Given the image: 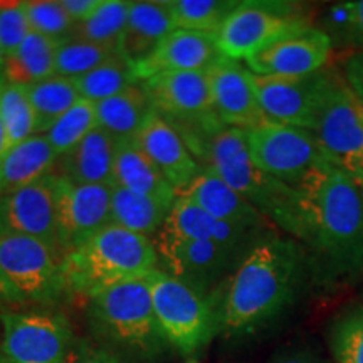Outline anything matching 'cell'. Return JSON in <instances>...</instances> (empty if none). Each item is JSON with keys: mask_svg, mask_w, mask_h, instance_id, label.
I'll use <instances>...</instances> for the list:
<instances>
[{"mask_svg": "<svg viewBox=\"0 0 363 363\" xmlns=\"http://www.w3.org/2000/svg\"><path fill=\"white\" fill-rule=\"evenodd\" d=\"M115 185L131 192L147 195L174 206L179 194L167 182L160 170L136 147L133 140H123L115 145ZM113 185V187H115Z\"/></svg>", "mask_w": 363, "mask_h": 363, "instance_id": "d4e9b609", "label": "cell"}, {"mask_svg": "<svg viewBox=\"0 0 363 363\" xmlns=\"http://www.w3.org/2000/svg\"><path fill=\"white\" fill-rule=\"evenodd\" d=\"M271 363H326V360L313 348L293 347L276 355Z\"/></svg>", "mask_w": 363, "mask_h": 363, "instance_id": "b9f144b4", "label": "cell"}, {"mask_svg": "<svg viewBox=\"0 0 363 363\" xmlns=\"http://www.w3.org/2000/svg\"><path fill=\"white\" fill-rule=\"evenodd\" d=\"M62 40L30 30L21 48L4 59L2 76L7 83L30 86L52 78L56 54Z\"/></svg>", "mask_w": 363, "mask_h": 363, "instance_id": "4316f807", "label": "cell"}, {"mask_svg": "<svg viewBox=\"0 0 363 363\" xmlns=\"http://www.w3.org/2000/svg\"><path fill=\"white\" fill-rule=\"evenodd\" d=\"M7 84V81L4 79V76H2V72H0V93H2V89H4V86Z\"/></svg>", "mask_w": 363, "mask_h": 363, "instance_id": "681fc988", "label": "cell"}, {"mask_svg": "<svg viewBox=\"0 0 363 363\" xmlns=\"http://www.w3.org/2000/svg\"><path fill=\"white\" fill-rule=\"evenodd\" d=\"M163 6L169 9L177 29L214 34L222 22L238 9L239 2H230V0H170V2H163Z\"/></svg>", "mask_w": 363, "mask_h": 363, "instance_id": "1f68e13d", "label": "cell"}, {"mask_svg": "<svg viewBox=\"0 0 363 363\" xmlns=\"http://www.w3.org/2000/svg\"><path fill=\"white\" fill-rule=\"evenodd\" d=\"M187 363H199V362H197V360H189Z\"/></svg>", "mask_w": 363, "mask_h": 363, "instance_id": "816d5d0a", "label": "cell"}, {"mask_svg": "<svg viewBox=\"0 0 363 363\" xmlns=\"http://www.w3.org/2000/svg\"><path fill=\"white\" fill-rule=\"evenodd\" d=\"M311 22L303 7L291 2H239L214 33L222 56L233 61L251 57L284 35L306 29Z\"/></svg>", "mask_w": 363, "mask_h": 363, "instance_id": "30bf717a", "label": "cell"}, {"mask_svg": "<svg viewBox=\"0 0 363 363\" xmlns=\"http://www.w3.org/2000/svg\"><path fill=\"white\" fill-rule=\"evenodd\" d=\"M331 51L330 35L310 26L252 54L246 66L256 76H308L328 66Z\"/></svg>", "mask_w": 363, "mask_h": 363, "instance_id": "9a60e30c", "label": "cell"}, {"mask_svg": "<svg viewBox=\"0 0 363 363\" xmlns=\"http://www.w3.org/2000/svg\"><path fill=\"white\" fill-rule=\"evenodd\" d=\"M172 207L170 203L115 185L111 187L110 224L152 239L163 229Z\"/></svg>", "mask_w": 363, "mask_h": 363, "instance_id": "83f0119b", "label": "cell"}, {"mask_svg": "<svg viewBox=\"0 0 363 363\" xmlns=\"http://www.w3.org/2000/svg\"><path fill=\"white\" fill-rule=\"evenodd\" d=\"M244 133L257 169L291 187H298L311 172L331 163L310 130L264 120Z\"/></svg>", "mask_w": 363, "mask_h": 363, "instance_id": "9c48e42d", "label": "cell"}, {"mask_svg": "<svg viewBox=\"0 0 363 363\" xmlns=\"http://www.w3.org/2000/svg\"><path fill=\"white\" fill-rule=\"evenodd\" d=\"M0 118L6 126L11 147L35 135V118L27 94V86L11 83L4 86L0 93Z\"/></svg>", "mask_w": 363, "mask_h": 363, "instance_id": "d590c367", "label": "cell"}, {"mask_svg": "<svg viewBox=\"0 0 363 363\" xmlns=\"http://www.w3.org/2000/svg\"><path fill=\"white\" fill-rule=\"evenodd\" d=\"M24 7L30 30L57 40L71 38L76 22L62 7V2L30 0V2H24Z\"/></svg>", "mask_w": 363, "mask_h": 363, "instance_id": "74e56055", "label": "cell"}, {"mask_svg": "<svg viewBox=\"0 0 363 363\" xmlns=\"http://www.w3.org/2000/svg\"><path fill=\"white\" fill-rule=\"evenodd\" d=\"M328 67L308 76H256L257 99L266 120L276 123L315 130Z\"/></svg>", "mask_w": 363, "mask_h": 363, "instance_id": "5bb4252c", "label": "cell"}, {"mask_svg": "<svg viewBox=\"0 0 363 363\" xmlns=\"http://www.w3.org/2000/svg\"><path fill=\"white\" fill-rule=\"evenodd\" d=\"M0 337L11 363H65L76 342L59 311H0Z\"/></svg>", "mask_w": 363, "mask_h": 363, "instance_id": "7c38bea8", "label": "cell"}, {"mask_svg": "<svg viewBox=\"0 0 363 363\" xmlns=\"http://www.w3.org/2000/svg\"><path fill=\"white\" fill-rule=\"evenodd\" d=\"M72 83L81 98L88 99L91 103H99L116 96L121 91L128 89L130 86L140 83V81L136 78L135 67L120 54H115L96 69L72 79Z\"/></svg>", "mask_w": 363, "mask_h": 363, "instance_id": "f546056e", "label": "cell"}, {"mask_svg": "<svg viewBox=\"0 0 363 363\" xmlns=\"http://www.w3.org/2000/svg\"><path fill=\"white\" fill-rule=\"evenodd\" d=\"M30 106L35 118V135H45L54 123L81 99L72 79L52 78L27 86Z\"/></svg>", "mask_w": 363, "mask_h": 363, "instance_id": "f1b7e54d", "label": "cell"}, {"mask_svg": "<svg viewBox=\"0 0 363 363\" xmlns=\"http://www.w3.org/2000/svg\"><path fill=\"white\" fill-rule=\"evenodd\" d=\"M115 54H118L116 49L106 48V45L67 38L59 44L54 76L76 79L79 76L88 74L89 71L96 69L98 66H101L103 62H106Z\"/></svg>", "mask_w": 363, "mask_h": 363, "instance_id": "836d02e7", "label": "cell"}, {"mask_svg": "<svg viewBox=\"0 0 363 363\" xmlns=\"http://www.w3.org/2000/svg\"><path fill=\"white\" fill-rule=\"evenodd\" d=\"M179 195L219 220L247 227H262V229L269 227L266 217L251 202L229 187L212 170L202 169L190 182L189 187H185Z\"/></svg>", "mask_w": 363, "mask_h": 363, "instance_id": "44dd1931", "label": "cell"}, {"mask_svg": "<svg viewBox=\"0 0 363 363\" xmlns=\"http://www.w3.org/2000/svg\"><path fill=\"white\" fill-rule=\"evenodd\" d=\"M207 78L214 111L225 126L247 130L266 120L247 66L224 57L207 71Z\"/></svg>", "mask_w": 363, "mask_h": 363, "instance_id": "e0dca14e", "label": "cell"}, {"mask_svg": "<svg viewBox=\"0 0 363 363\" xmlns=\"http://www.w3.org/2000/svg\"><path fill=\"white\" fill-rule=\"evenodd\" d=\"M294 189L286 233L306 251L311 281L330 291L355 283L363 276V201L357 182L328 163Z\"/></svg>", "mask_w": 363, "mask_h": 363, "instance_id": "6da1fadb", "label": "cell"}, {"mask_svg": "<svg viewBox=\"0 0 363 363\" xmlns=\"http://www.w3.org/2000/svg\"><path fill=\"white\" fill-rule=\"evenodd\" d=\"M115 145L113 136L103 128L93 130L78 147L59 157L54 174L76 185H115Z\"/></svg>", "mask_w": 363, "mask_h": 363, "instance_id": "7402d4cb", "label": "cell"}, {"mask_svg": "<svg viewBox=\"0 0 363 363\" xmlns=\"http://www.w3.org/2000/svg\"><path fill=\"white\" fill-rule=\"evenodd\" d=\"M86 320L94 342L130 363H155L172 348L158 325L148 274L89 298Z\"/></svg>", "mask_w": 363, "mask_h": 363, "instance_id": "3957f363", "label": "cell"}, {"mask_svg": "<svg viewBox=\"0 0 363 363\" xmlns=\"http://www.w3.org/2000/svg\"><path fill=\"white\" fill-rule=\"evenodd\" d=\"M131 2L126 0H104L93 16L74 26L71 38L116 49L128 22Z\"/></svg>", "mask_w": 363, "mask_h": 363, "instance_id": "4dcf8cb0", "label": "cell"}, {"mask_svg": "<svg viewBox=\"0 0 363 363\" xmlns=\"http://www.w3.org/2000/svg\"><path fill=\"white\" fill-rule=\"evenodd\" d=\"M104 0H62V7L76 24L88 19L103 6Z\"/></svg>", "mask_w": 363, "mask_h": 363, "instance_id": "7bdbcfd3", "label": "cell"}, {"mask_svg": "<svg viewBox=\"0 0 363 363\" xmlns=\"http://www.w3.org/2000/svg\"><path fill=\"white\" fill-rule=\"evenodd\" d=\"M19 303H22L19 294L13 291L12 286L7 283L6 276H4L2 271H0V306L19 305Z\"/></svg>", "mask_w": 363, "mask_h": 363, "instance_id": "ee69618b", "label": "cell"}, {"mask_svg": "<svg viewBox=\"0 0 363 363\" xmlns=\"http://www.w3.org/2000/svg\"><path fill=\"white\" fill-rule=\"evenodd\" d=\"M7 4H9V2H6V0H0V12L4 11V7H6Z\"/></svg>", "mask_w": 363, "mask_h": 363, "instance_id": "f907efd6", "label": "cell"}, {"mask_svg": "<svg viewBox=\"0 0 363 363\" xmlns=\"http://www.w3.org/2000/svg\"><path fill=\"white\" fill-rule=\"evenodd\" d=\"M192 155L201 169L214 172L267 220L274 222L284 233L288 230L296 203V189L257 169L249 155L244 130L225 126L197 145Z\"/></svg>", "mask_w": 363, "mask_h": 363, "instance_id": "5b68a950", "label": "cell"}, {"mask_svg": "<svg viewBox=\"0 0 363 363\" xmlns=\"http://www.w3.org/2000/svg\"><path fill=\"white\" fill-rule=\"evenodd\" d=\"M59 160L45 135L13 145L0 160V195L24 189L49 175Z\"/></svg>", "mask_w": 363, "mask_h": 363, "instance_id": "cb8c5ba5", "label": "cell"}, {"mask_svg": "<svg viewBox=\"0 0 363 363\" xmlns=\"http://www.w3.org/2000/svg\"><path fill=\"white\" fill-rule=\"evenodd\" d=\"M335 363H363V305L345 310L328 331Z\"/></svg>", "mask_w": 363, "mask_h": 363, "instance_id": "e575fe53", "label": "cell"}, {"mask_svg": "<svg viewBox=\"0 0 363 363\" xmlns=\"http://www.w3.org/2000/svg\"><path fill=\"white\" fill-rule=\"evenodd\" d=\"M321 24V30L330 35L333 45L363 51V0L335 4L325 13Z\"/></svg>", "mask_w": 363, "mask_h": 363, "instance_id": "8d00e7d4", "label": "cell"}, {"mask_svg": "<svg viewBox=\"0 0 363 363\" xmlns=\"http://www.w3.org/2000/svg\"><path fill=\"white\" fill-rule=\"evenodd\" d=\"M308 279L301 244L269 230L219 286V333L242 338L267 328L296 303Z\"/></svg>", "mask_w": 363, "mask_h": 363, "instance_id": "7a4b0ae2", "label": "cell"}, {"mask_svg": "<svg viewBox=\"0 0 363 363\" xmlns=\"http://www.w3.org/2000/svg\"><path fill=\"white\" fill-rule=\"evenodd\" d=\"M65 363H130L110 348L84 338H76Z\"/></svg>", "mask_w": 363, "mask_h": 363, "instance_id": "ab89813d", "label": "cell"}, {"mask_svg": "<svg viewBox=\"0 0 363 363\" xmlns=\"http://www.w3.org/2000/svg\"><path fill=\"white\" fill-rule=\"evenodd\" d=\"M4 59H6V54H4L2 49H0V72H2V67H4Z\"/></svg>", "mask_w": 363, "mask_h": 363, "instance_id": "c3c4849f", "label": "cell"}, {"mask_svg": "<svg viewBox=\"0 0 363 363\" xmlns=\"http://www.w3.org/2000/svg\"><path fill=\"white\" fill-rule=\"evenodd\" d=\"M133 142L160 170L177 194L189 187L190 182L202 170L180 135L158 115L155 108L150 113Z\"/></svg>", "mask_w": 363, "mask_h": 363, "instance_id": "d6986e66", "label": "cell"}, {"mask_svg": "<svg viewBox=\"0 0 363 363\" xmlns=\"http://www.w3.org/2000/svg\"><path fill=\"white\" fill-rule=\"evenodd\" d=\"M222 59L224 56L219 51L214 34L175 29L157 45L155 51L135 67V72L140 83H143L160 72H207Z\"/></svg>", "mask_w": 363, "mask_h": 363, "instance_id": "ac0fdd59", "label": "cell"}, {"mask_svg": "<svg viewBox=\"0 0 363 363\" xmlns=\"http://www.w3.org/2000/svg\"><path fill=\"white\" fill-rule=\"evenodd\" d=\"M30 33L24 2H9L0 12V49L11 56Z\"/></svg>", "mask_w": 363, "mask_h": 363, "instance_id": "f35d334b", "label": "cell"}, {"mask_svg": "<svg viewBox=\"0 0 363 363\" xmlns=\"http://www.w3.org/2000/svg\"><path fill=\"white\" fill-rule=\"evenodd\" d=\"M0 234L44 240L59 251L52 172L24 189L0 195Z\"/></svg>", "mask_w": 363, "mask_h": 363, "instance_id": "2e32d148", "label": "cell"}, {"mask_svg": "<svg viewBox=\"0 0 363 363\" xmlns=\"http://www.w3.org/2000/svg\"><path fill=\"white\" fill-rule=\"evenodd\" d=\"M158 267L202 293H212L238 269L251 249L222 246L202 239H187L160 230L155 240Z\"/></svg>", "mask_w": 363, "mask_h": 363, "instance_id": "8fae6325", "label": "cell"}, {"mask_svg": "<svg viewBox=\"0 0 363 363\" xmlns=\"http://www.w3.org/2000/svg\"><path fill=\"white\" fill-rule=\"evenodd\" d=\"M0 271L22 303L52 306L69 296L65 256L44 240L0 234Z\"/></svg>", "mask_w": 363, "mask_h": 363, "instance_id": "52a82bcc", "label": "cell"}, {"mask_svg": "<svg viewBox=\"0 0 363 363\" xmlns=\"http://www.w3.org/2000/svg\"><path fill=\"white\" fill-rule=\"evenodd\" d=\"M0 363H11V362H9L7 355H6V352H4V347H2V337H0Z\"/></svg>", "mask_w": 363, "mask_h": 363, "instance_id": "7dc6e473", "label": "cell"}, {"mask_svg": "<svg viewBox=\"0 0 363 363\" xmlns=\"http://www.w3.org/2000/svg\"><path fill=\"white\" fill-rule=\"evenodd\" d=\"M315 133L326 158L352 177L363 170V108L343 74L328 67Z\"/></svg>", "mask_w": 363, "mask_h": 363, "instance_id": "ba28073f", "label": "cell"}, {"mask_svg": "<svg viewBox=\"0 0 363 363\" xmlns=\"http://www.w3.org/2000/svg\"><path fill=\"white\" fill-rule=\"evenodd\" d=\"M340 72L363 108V51H347L340 57Z\"/></svg>", "mask_w": 363, "mask_h": 363, "instance_id": "60d3db41", "label": "cell"}, {"mask_svg": "<svg viewBox=\"0 0 363 363\" xmlns=\"http://www.w3.org/2000/svg\"><path fill=\"white\" fill-rule=\"evenodd\" d=\"M52 184L57 247L62 256H67L110 225L111 187L76 185L54 172Z\"/></svg>", "mask_w": 363, "mask_h": 363, "instance_id": "4fadbf2b", "label": "cell"}, {"mask_svg": "<svg viewBox=\"0 0 363 363\" xmlns=\"http://www.w3.org/2000/svg\"><path fill=\"white\" fill-rule=\"evenodd\" d=\"M94 104L98 126L108 131L115 142L133 140L153 111V103L143 83H136L116 96Z\"/></svg>", "mask_w": 363, "mask_h": 363, "instance_id": "484cf974", "label": "cell"}, {"mask_svg": "<svg viewBox=\"0 0 363 363\" xmlns=\"http://www.w3.org/2000/svg\"><path fill=\"white\" fill-rule=\"evenodd\" d=\"M157 267L158 254L152 239L110 224L65 256L67 294L89 299L126 281L143 278Z\"/></svg>", "mask_w": 363, "mask_h": 363, "instance_id": "277c9868", "label": "cell"}, {"mask_svg": "<svg viewBox=\"0 0 363 363\" xmlns=\"http://www.w3.org/2000/svg\"><path fill=\"white\" fill-rule=\"evenodd\" d=\"M175 29V22L163 2H131L118 54L136 67Z\"/></svg>", "mask_w": 363, "mask_h": 363, "instance_id": "603a6c76", "label": "cell"}, {"mask_svg": "<svg viewBox=\"0 0 363 363\" xmlns=\"http://www.w3.org/2000/svg\"><path fill=\"white\" fill-rule=\"evenodd\" d=\"M11 150V142H9V136L6 131V126L2 123V118H0V160L6 157V153Z\"/></svg>", "mask_w": 363, "mask_h": 363, "instance_id": "f6af8a7d", "label": "cell"}, {"mask_svg": "<svg viewBox=\"0 0 363 363\" xmlns=\"http://www.w3.org/2000/svg\"><path fill=\"white\" fill-rule=\"evenodd\" d=\"M163 337L180 355L201 352L219 333V288L202 293L160 269L148 272Z\"/></svg>", "mask_w": 363, "mask_h": 363, "instance_id": "8992f818", "label": "cell"}, {"mask_svg": "<svg viewBox=\"0 0 363 363\" xmlns=\"http://www.w3.org/2000/svg\"><path fill=\"white\" fill-rule=\"evenodd\" d=\"M353 180L357 182L358 189H360V194H362V201H363V170L358 172L357 175H353Z\"/></svg>", "mask_w": 363, "mask_h": 363, "instance_id": "bcb514c9", "label": "cell"}, {"mask_svg": "<svg viewBox=\"0 0 363 363\" xmlns=\"http://www.w3.org/2000/svg\"><path fill=\"white\" fill-rule=\"evenodd\" d=\"M162 230L180 235V238L202 239L222 244V246L251 249L271 229L269 227L262 229V227H247L219 220L179 195Z\"/></svg>", "mask_w": 363, "mask_h": 363, "instance_id": "ffe728a7", "label": "cell"}, {"mask_svg": "<svg viewBox=\"0 0 363 363\" xmlns=\"http://www.w3.org/2000/svg\"><path fill=\"white\" fill-rule=\"evenodd\" d=\"M96 128V104L88 101V99H81L66 115L59 118L45 136H48L49 143L57 153V157H62L74 147H78L86 136Z\"/></svg>", "mask_w": 363, "mask_h": 363, "instance_id": "d6a6232c", "label": "cell"}]
</instances>
